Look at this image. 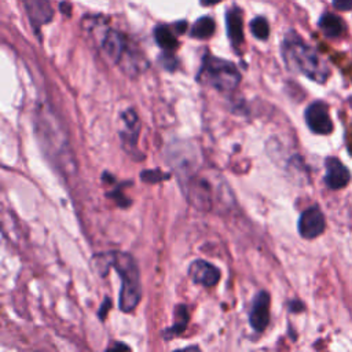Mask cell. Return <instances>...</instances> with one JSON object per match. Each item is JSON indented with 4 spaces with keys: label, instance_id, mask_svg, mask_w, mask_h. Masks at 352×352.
Masks as SVG:
<instances>
[{
    "label": "cell",
    "instance_id": "12",
    "mask_svg": "<svg viewBox=\"0 0 352 352\" xmlns=\"http://www.w3.org/2000/svg\"><path fill=\"white\" fill-rule=\"evenodd\" d=\"M319 28H320L322 33L329 38L340 37L345 32L344 21L340 16H337L336 14H331V12H326L320 16Z\"/></svg>",
    "mask_w": 352,
    "mask_h": 352
},
{
    "label": "cell",
    "instance_id": "19",
    "mask_svg": "<svg viewBox=\"0 0 352 352\" xmlns=\"http://www.w3.org/2000/svg\"><path fill=\"white\" fill-rule=\"evenodd\" d=\"M110 305H111V301H110L109 298H104V301H103V304H102V307H100V309H99V312H98V315H99V318H100L102 320H104L106 312H107V309L110 308Z\"/></svg>",
    "mask_w": 352,
    "mask_h": 352
},
{
    "label": "cell",
    "instance_id": "13",
    "mask_svg": "<svg viewBox=\"0 0 352 352\" xmlns=\"http://www.w3.org/2000/svg\"><path fill=\"white\" fill-rule=\"evenodd\" d=\"M32 21L36 25H43L51 19L52 11L48 0H23Z\"/></svg>",
    "mask_w": 352,
    "mask_h": 352
},
{
    "label": "cell",
    "instance_id": "14",
    "mask_svg": "<svg viewBox=\"0 0 352 352\" xmlns=\"http://www.w3.org/2000/svg\"><path fill=\"white\" fill-rule=\"evenodd\" d=\"M175 316H176L175 323L164 331V337L168 338V340L172 338V337H176V336L182 334V333L186 330V326H187V323H188L187 307H186V305H179V307L175 309Z\"/></svg>",
    "mask_w": 352,
    "mask_h": 352
},
{
    "label": "cell",
    "instance_id": "20",
    "mask_svg": "<svg viewBox=\"0 0 352 352\" xmlns=\"http://www.w3.org/2000/svg\"><path fill=\"white\" fill-rule=\"evenodd\" d=\"M289 307H290V311H293V312H301V311L304 309L302 302H300V301H297V300L290 301V302H289Z\"/></svg>",
    "mask_w": 352,
    "mask_h": 352
},
{
    "label": "cell",
    "instance_id": "15",
    "mask_svg": "<svg viewBox=\"0 0 352 352\" xmlns=\"http://www.w3.org/2000/svg\"><path fill=\"white\" fill-rule=\"evenodd\" d=\"M154 37L157 44L165 51H173L179 44L175 33L168 26H157L154 30Z\"/></svg>",
    "mask_w": 352,
    "mask_h": 352
},
{
    "label": "cell",
    "instance_id": "18",
    "mask_svg": "<svg viewBox=\"0 0 352 352\" xmlns=\"http://www.w3.org/2000/svg\"><path fill=\"white\" fill-rule=\"evenodd\" d=\"M333 6L340 11L352 10V0H333Z\"/></svg>",
    "mask_w": 352,
    "mask_h": 352
},
{
    "label": "cell",
    "instance_id": "3",
    "mask_svg": "<svg viewBox=\"0 0 352 352\" xmlns=\"http://www.w3.org/2000/svg\"><path fill=\"white\" fill-rule=\"evenodd\" d=\"M100 48L106 54V56L113 62L122 66V69L129 73L135 74L142 72L146 66L144 58L132 47L129 40L117 30H106L100 38Z\"/></svg>",
    "mask_w": 352,
    "mask_h": 352
},
{
    "label": "cell",
    "instance_id": "8",
    "mask_svg": "<svg viewBox=\"0 0 352 352\" xmlns=\"http://www.w3.org/2000/svg\"><path fill=\"white\" fill-rule=\"evenodd\" d=\"M122 128L120 131V138L122 146L129 153H136V142L140 131V121L133 109H128L121 113Z\"/></svg>",
    "mask_w": 352,
    "mask_h": 352
},
{
    "label": "cell",
    "instance_id": "7",
    "mask_svg": "<svg viewBox=\"0 0 352 352\" xmlns=\"http://www.w3.org/2000/svg\"><path fill=\"white\" fill-rule=\"evenodd\" d=\"M249 323L253 330L261 333L270 323V294L265 290L258 292L254 296L250 312H249Z\"/></svg>",
    "mask_w": 352,
    "mask_h": 352
},
{
    "label": "cell",
    "instance_id": "23",
    "mask_svg": "<svg viewBox=\"0 0 352 352\" xmlns=\"http://www.w3.org/2000/svg\"><path fill=\"white\" fill-rule=\"evenodd\" d=\"M110 348H111V349H113V348H125V349H129V346H128V345H124V344H116V345H111Z\"/></svg>",
    "mask_w": 352,
    "mask_h": 352
},
{
    "label": "cell",
    "instance_id": "6",
    "mask_svg": "<svg viewBox=\"0 0 352 352\" xmlns=\"http://www.w3.org/2000/svg\"><path fill=\"white\" fill-rule=\"evenodd\" d=\"M326 227V220L322 210L318 206L305 209L298 219V232L305 239H314L319 236Z\"/></svg>",
    "mask_w": 352,
    "mask_h": 352
},
{
    "label": "cell",
    "instance_id": "5",
    "mask_svg": "<svg viewBox=\"0 0 352 352\" xmlns=\"http://www.w3.org/2000/svg\"><path fill=\"white\" fill-rule=\"evenodd\" d=\"M305 121L308 128L318 135H329L333 131V122L329 107L324 102H312L305 110Z\"/></svg>",
    "mask_w": 352,
    "mask_h": 352
},
{
    "label": "cell",
    "instance_id": "16",
    "mask_svg": "<svg viewBox=\"0 0 352 352\" xmlns=\"http://www.w3.org/2000/svg\"><path fill=\"white\" fill-rule=\"evenodd\" d=\"M214 21L205 15V16H201L198 21H195V23L192 25L191 28V36L195 37V38H209L213 33H214Z\"/></svg>",
    "mask_w": 352,
    "mask_h": 352
},
{
    "label": "cell",
    "instance_id": "9",
    "mask_svg": "<svg viewBox=\"0 0 352 352\" xmlns=\"http://www.w3.org/2000/svg\"><path fill=\"white\" fill-rule=\"evenodd\" d=\"M188 276L194 283L210 287L220 280V271L212 263L205 260H194L188 267Z\"/></svg>",
    "mask_w": 352,
    "mask_h": 352
},
{
    "label": "cell",
    "instance_id": "21",
    "mask_svg": "<svg viewBox=\"0 0 352 352\" xmlns=\"http://www.w3.org/2000/svg\"><path fill=\"white\" fill-rule=\"evenodd\" d=\"M186 26H187V23H186L184 21L177 22V23H176V30H177L179 33H183V32H184V29H186Z\"/></svg>",
    "mask_w": 352,
    "mask_h": 352
},
{
    "label": "cell",
    "instance_id": "17",
    "mask_svg": "<svg viewBox=\"0 0 352 352\" xmlns=\"http://www.w3.org/2000/svg\"><path fill=\"white\" fill-rule=\"evenodd\" d=\"M250 30L252 33L254 34L256 38L258 40H265L270 34V26H268V22L265 18L263 16H257L250 23Z\"/></svg>",
    "mask_w": 352,
    "mask_h": 352
},
{
    "label": "cell",
    "instance_id": "2",
    "mask_svg": "<svg viewBox=\"0 0 352 352\" xmlns=\"http://www.w3.org/2000/svg\"><path fill=\"white\" fill-rule=\"evenodd\" d=\"M282 56L290 70L301 73L309 80L322 84L330 76L326 60L294 32H289L285 36Z\"/></svg>",
    "mask_w": 352,
    "mask_h": 352
},
{
    "label": "cell",
    "instance_id": "22",
    "mask_svg": "<svg viewBox=\"0 0 352 352\" xmlns=\"http://www.w3.org/2000/svg\"><path fill=\"white\" fill-rule=\"evenodd\" d=\"M221 0H201V3L204 4V6H213V4H217V3H220Z\"/></svg>",
    "mask_w": 352,
    "mask_h": 352
},
{
    "label": "cell",
    "instance_id": "4",
    "mask_svg": "<svg viewBox=\"0 0 352 352\" xmlns=\"http://www.w3.org/2000/svg\"><path fill=\"white\" fill-rule=\"evenodd\" d=\"M197 81L221 92H230L238 87L241 73L232 62L205 55L197 74Z\"/></svg>",
    "mask_w": 352,
    "mask_h": 352
},
{
    "label": "cell",
    "instance_id": "10",
    "mask_svg": "<svg viewBox=\"0 0 352 352\" xmlns=\"http://www.w3.org/2000/svg\"><path fill=\"white\" fill-rule=\"evenodd\" d=\"M326 175H324V183L327 187L333 190H338L345 187L349 183V170L348 168L336 157H327L326 158Z\"/></svg>",
    "mask_w": 352,
    "mask_h": 352
},
{
    "label": "cell",
    "instance_id": "11",
    "mask_svg": "<svg viewBox=\"0 0 352 352\" xmlns=\"http://www.w3.org/2000/svg\"><path fill=\"white\" fill-rule=\"evenodd\" d=\"M228 38L235 50H238L243 43V23H242V12L238 8H232L227 12L226 18Z\"/></svg>",
    "mask_w": 352,
    "mask_h": 352
},
{
    "label": "cell",
    "instance_id": "1",
    "mask_svg": "<svg viewBox=\"0 0 352 352\" xmlns=\"http://www.w3.org/2000/svg\"><path fill=\"white\" fill-rule=\"evenodd\" d=\"M91 265L92 270L100 276H106L110 267L117 271L122 282L118 307L122 312H132L142 297L140 271L133 256L126 252L100 253L92 258Z\"/></svg>",
    "mask_w": 352,
    "mask_h": 352
}]
</instances>
